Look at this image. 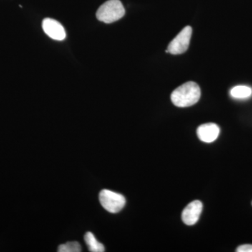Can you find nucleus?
I'll list each match as a JSON object with an SVG mask.
<instances>
[{"label":"nucleus","instance_id":"7","mask_svg":"<svg viewBox=\"0 0 252 252\" xmlns=\"http://www.w3.org/2000/svg\"><path fill=\"white\" fill-rule=\"evenodd\" d=\"M220 133V128L217 124H203L197 129V135L202 142L205 143H212L218 138Z\"/></svg>","mask_w":252,"mask_h":252},{"label":"nucleus","instance_id":"9","mask_svg":"<svg viewBox=\"0 0 252 252\" xmlns=\"http://www.w3.org/2000/svg\"><path fill=\"white\" fill-rule=\"evenodd\" d=\"M230 94L233 98L247 99L252 95V89L247 86H237L230 90Z\"/></svg>","mask_w":252,"mask_h":252},{"label":"nucleus","instance_id":"1","mask_svg":"<svg viewBox=\"0 0 252 252\" xmlns=\"http://www.w3.org/2000/svg\"><path fill=\"white\" fill-rule=\"evenodd\" d=\"M201 96L198 84L189 81L176 89L171 94L172 103L178 107H188L196 104Z\"/></svg>","mask_w":252,"mask_h":252},{"label":"nucleus","instance_id":"2","mask_svg":"<svg viewBox=\"0 0 252 252\" xmlns=\"http://www.w3.org/2000/svg\"><path fill=\"white\" fill-rule=\"evenodd\" d=\"M126 11L120 0H108L99 6L96 13L98 21L112 23L124 17Z\"/></svg>","mask_w":252,"mask_h":252},{"label":"nucleus","instance_id":"4","mask_svg":"<svg viewBox=\"0 0 252 252\" xmlns=\"http://www.w3.org/2000/svg\"><path fill=\"white\" fill-rule=\"evenodd\" d=\"M192 35V28L187 26L177 34L167 47V51L173 55L182 54L189 49Z\"/></svg>","mask_w":252,"mask_h":252},{"label":"nucleus","instance_id":"5","mask_svg":"<svg viewBox=\"0 0 252 252\" xmlns=\"http://www.w3.org/2000/svg\"><path fill=\"white\" fill-rule=\"evenodd\" d=\"M203 203L200 200H194L189 203L182 215V220L187 225H193L198 222L202 211H203Z\"/></svg>","mask_w":252,"mask_h":252},{"label":"nucleus","instance_id":"11","mask_svg":"<svg viewBox=\"0 0 252 252\" xmlns=\"http://www.w3.org/2000/svg\"><path fill=\"white\" fill-rule=\"evenodd\" d=\"M238 252H252V245H243L237 248Z\"/></svg>","mask_w":252,"mask_h":252},{"label":"nucleus","instance_id":"3","mask_svg":"<svg viewBox=\"0 0 252 252\" xmlns=\"http://www.w3.org/2000/svg\"><path fill=\"white\" fill-rule=\"evenodd\" d=\"M99 200L104 210L113 214L120 212L125 206L126 203L125 197L122 194L107 189L101 190Z\"/></svg>","mask_w":252,"mask_h":252},{"label":"nucleus","instance_id":"6","mask_svg":"<svg viewBox=\"0 0 252 252\" xmlns=\"http://www.w3.org/2000/svg\"><path fill=\"white\" fill-rule=\"evenodd\" d=\"M44 32L54 40L63 41L65 39L66 32L62 25L52 18H45L42 22Z\"/></svg>","mask_w":252,"mask_h":252},{"label":"nucleus","instance_id":"10","mask_svg":"<svg viewBox=\"0 0 252 252\" xmlns=\"http://www.w3.org/2000/svg\"><path fill=\"white\" fill-rule=\"evenodd\" d=\"M58 252H80L81 246L77 242H68L60 245Z\"/></svg>","mask_w":252,"mask_h":252},{"label":"nucleus","instance_id":"8","mask_svg":"<svg viewBox=\"0 0 252 252\" xmlns=\"http://www.w3.org/2000/svg\"><path fill=\"white\" fill-rule=\"evenodd\" d=\"M86 245L91 252H103L105 251L104 245L96 240L95 237L91 232H87L84 236Z\"/></svg>","mask_w":252,"mask_h":252}]
</instances>
